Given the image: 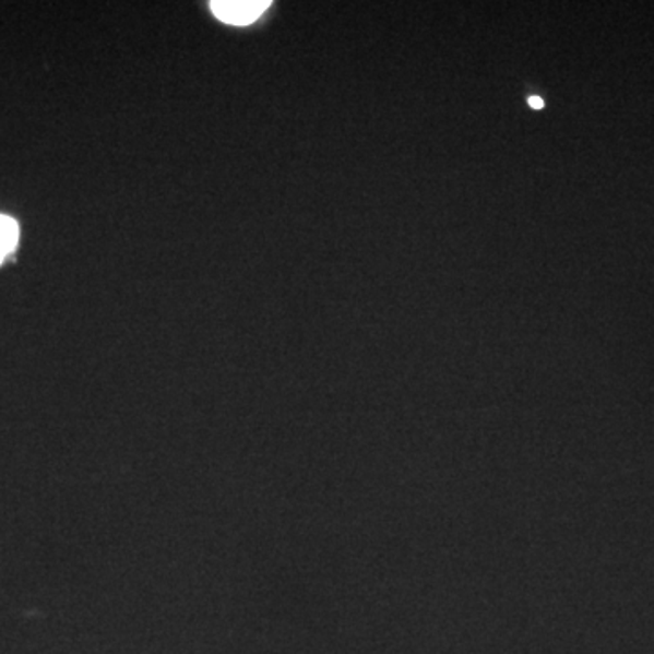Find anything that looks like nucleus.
<instances>
[{
    "label": "nucleus",
    "mask_w": 654,
    "mask_h": 654,
    "mask_svg": "<svg viewBox=\"0 0 654 654\" xmlns=\"http://www.w3.org/2000/svg\"><path fill=\"white\" fill-rule=\"evenodd\" d=\"M16 240H19L16 222L11 217L0 215V264L15 249Z\"/></svg>",
    "instance_id": "nucleus-2"
},
{
    "label": "nucleus",
    "mask_w": 654,
    "mask_h": 654,
    "mask_svg": "<svg viewBox=\"0 0 654 654\" xmlns=\"http://www.w3.org/2000/svg\"><path fill=\"white\" fill-rule=\"evenodd\" d=\"M270 5V0H217L212 2V10L226 24L246 26L257 21Z\"/></svg>",
    "instance_id": "nucleus-1"
},
{
    "label": "nucleus",
    "mask_w": 654,
    "mask_h": 654,
    "mask_svg": "<svg viewBox=\"0 0 654 654\" xmlns=\"http://www.w3.org/2000/svg\"><path fill=\"white\" fill-rule=\"evenodd\" d=\"M530 106L533 109L544 108V100L540 97H530Z\"/></svg>",
    "instance_id": "nucleus-3"
}]
</instances>
